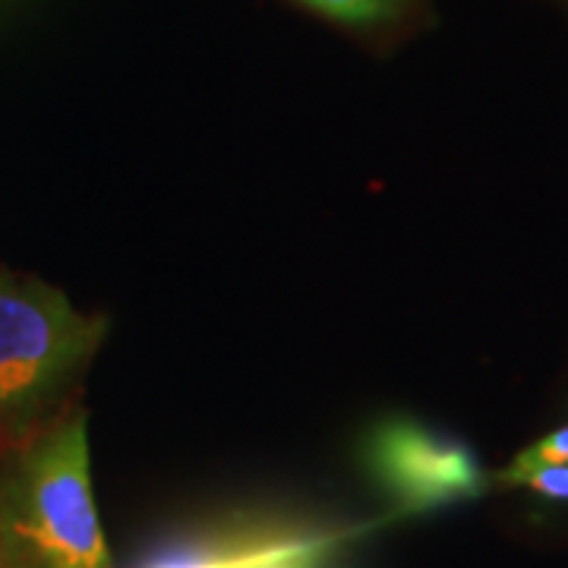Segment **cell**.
Returning <instances> with one entry per match:
<instances>
[{"instance_id": "1", "label": "cell", "mask_w": 568, "mask_h": 568, "mask_svg": "<svg viewBox=\"0 0 568 568\" xmlns=\"http://www.w3.org/2000/svg\"><path fill=\"white\" fill-rule=\"evenodd\" d=\"M0 568H114L82 407H61L0 452Z\"/></svg>"}, {"instance_id": "2", "label": "cell", "mask_w": 568, "mask_h": 568, "mask_svg": "<svg viewBox=\"0 0 568 568\" xmlns=\"http://www.w3.org/2000/svg\"><path fill=\"white\" fill-rule=\"evenodd\" d=\"M104 332L102 316L77 313L58 287L0 272V452L61 410Z\"/></svg>"}, {"instance_id": "3", "label": "cell", "mask_w": 568, "mask_h": 568, "mask_svg": "<svg viewBox=\"0 0 568 568\" xmlns=\"http://www.w3.org/2000/svg\"><path fill=\"white\" fill-rule=\"evenodd\" d=\"M366 465L407 511L470 499L487 487L470 448L410 420L376 426L366 443Z\"/></svg>"}, {"instance_id": "4", "label": "cell", "mask_w": 568, "mask_h": 568, "mask_svg": "<svg viewBox=\"0 0 568 568\" xmlns=\"http://www.w3.org/2000/svg\"><path fill=\"white\" fill-rule=\"evenodd\" d=\"M325 549L320 534L241 525L164 549L142 568H320Z\"/></svg>"}, {"instance_id": "5", "label": "cell", "mask_w": 568, "mask_h": 568, "mask_svg": "<svg viewBox=\"0 0 568 568\" xmlns=\"http://www.w3.org/2000/svg\"><path fill=\"white\" fill-rule=\"evenodd\" d=\"M499 484L506 487H528L547 499L568 503V465H537L525 470H503Z\"/></svg>"}, {"instance_id": "6", "label": "cell", "mask_w": 568, "mask_h": 568, "mask_svg": "<svg viewBox=\"0 0 568 568\" xmlns=\"http://www.w3.org/2000/svg\"><path fill=\"white\" fill-rule=\"evenodd\" d=\"M313 10L342 22H376L395 13L402 0H304Z\"/></svg>"}, {"instance_id": "7", "label": "cell", "mask_w": 568, "mask_h": 568, "mask_svg": "<svg viewBox=\"0 0 568 568\" xmlns=\"http://www.w3.org/2000/svg\"><path fill=\"white\" fill-rule=\"evenodd\" d=\"M537 465H568V426L549 433L540 443H534L530 448H525L506 470H525V467Z\"/></svg>"}]
</instances>
